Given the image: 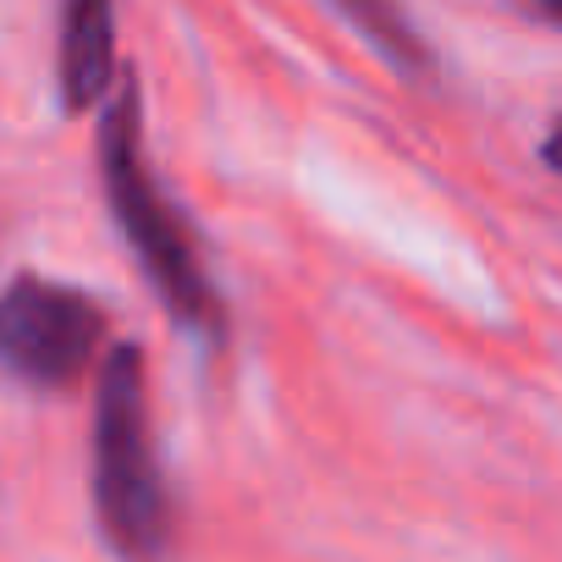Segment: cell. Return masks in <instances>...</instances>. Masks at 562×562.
Returning a JSON list of instances; mask_svg holds the SVG:
<instances>
[{"mask_svg": "<svg viewBox=\"0 0 562 562\" xmlns=\"http://www.w3.org/2000/svg\"><path fill=\"white\" fill-rule=\"evenodd\" d=\"M337 12L397 67V72H408V78H430V45L419 40V29H414V18L397 7V0H337Z\"/></svg>", "mask_w": 562, "mask_h": 562, "instance_id": "5", "label": "cell"}, {"mask_svg": "<svg viewBox=\"0 0 562 562\" xmlns=\"http://www.w3.org/2000/svg\"><path fill=\"white\" fill-rule=\"evenodd\" d=\"M116 72V0H61V100L89 111Z\"/></svg>", "mask_w": 562, "mask_h": 562, "instance_id": "4", "label": "cell"}, {"mask_svg": "<svg viewBox=\"0 0 562 562\" xmlns=\"http://www.w3.org/2000/svg\"><path fill=\"white\" fill-rule=\"evenodd\" d=\"M513 7H524L529 18H546V23H562V0H513Z\"/></svg>", "mask_w": 562, "mask_h": 562, "instance_id": "7", "label": "cell"}, {"mask_svg": "<svg viewBox=\"0 0 562 562\" xmlns=\"http://www.w3.org/2000/svg\"><path fill=\"white\" fill-rule=\"evenodd\" d=\"M540 155H546V166H551V171H562V111H557V122H551V133H546Z\"/></svg>", "mask_w": 562, "mask_h": 562, "instance_id": "6", "label": "cell"}, {"mask_svg": "<svg viewBox=\"0 0 562 562\" xmlns=\"http://www.w3.org/2000/svg\"><path fill=\"white\" fill-rule=\"evenodd\" d=\"M105 337L89 293L45 276H18L0 293V370L34 386H72Z\"/></svg>", "mask_w": 562, "mask_h": 562, "instance_id": "3", "label": "cell"}, {"mask_svg": "<svg viewBox=\"0 0 562 562\" xmlns=\"http://www.w3.org/2000/svg\"><path fill=\"white\" fill-rule=\"evenodd\" d=\"M100 171H105V199L116 210V226L133 243L144 276L155 281V293L166 299V310L188 331L221 337V304H215V288H210L199 254H193V237L177 221L171 199L149 177L144 138H138V89L133 83H122L116 100L105 105V122H100Z\"/></svg>", "mask_w": 562, "mask_h": 562, "instance_id": "1", "label": "cell"}, {"mask_svg": "<svg viewBox=\"0 0 562 562\" xmlns=\"http://www.w3.org/2000/svg\"><path fill=\"white\" fill-rule=\"evenodd\" d=\"M94 507L111 551L122 562H160L166 557V485L149 436V386L144 359L133 342L111 348L100 364L94 392Z\"/></svg>", "mask_w": 562, "mask_h": 562, "instance_id": "2", "label": "cell"}]
</instances>
